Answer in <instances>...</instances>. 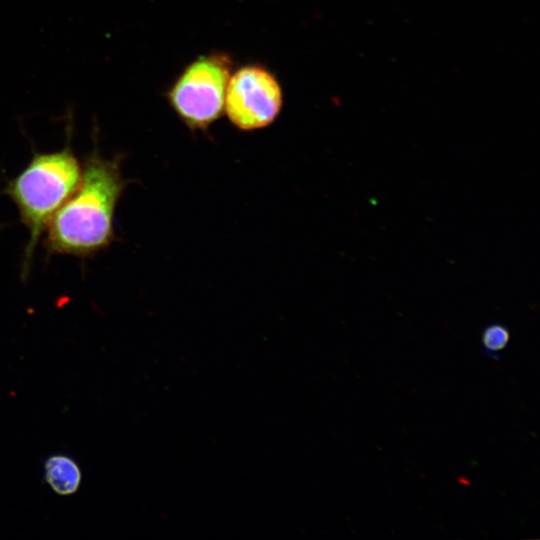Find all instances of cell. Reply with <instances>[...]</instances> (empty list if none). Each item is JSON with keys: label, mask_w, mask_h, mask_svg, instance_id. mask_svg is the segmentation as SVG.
Here are the masks:
<instances>
[{"label": "cell", "mask_w": 540, "mask_h": 540, "mask_svg": "<svg viewBox=\"0 0 540 540\" xmlns=\"http://www.w3.org/2000/svg\"><path fill=\"white\" fill-rule=\"evenodd\" d=\"M81 177L72 195L55 212L45 229L51 254L90 257L114 240V214L125 189L120 157H103L94 138Z\"/></svg>", "instance_id": "obj_1"}, {"label": "cell", "mask_w": 540, "mask_h": 540, "mask_svg": "<svg viewBox=\"0 0 540 540\" xmlns=\"http://www.w3.org/2000/svg\"><path fill=\"white\" fill-rule=\"evenodd\" d=\"M71 123L63 149L35 152L26 167L11 179L4 193L16 205L20 221L29 231L22 263V277L29 273L34 250L55 212L75 191L81 166L70 146Z\"/></svg>", "instance_id": "obj_2"}, {"label": "cell", "mask_w": 540, "mask_h": 540, "mask_svg": "<svg viewBox=\"0 0 540 540\" xmlns=\"http://www.w3.org/2000/svg\"><path fill=\"white\" fill-rule=\"evenodd\" d=\"M233 60L224 52L202 55L189 63L168 89L174 112L192 130H205L222 114Z\"/></svg>", "instance_id": "obj_3"}, {"label": "cell", "mask_w": 540, "mask_h": 540, "mask_svg": "<svg viewBox=\"0 0 540 540\" xmlns=\"http://www.w3.org/2000/svg\"><path fill=\"white\" fill-rule=\"evenodd\" d=\"M283 104L280 83L275 75L258 63L244 65L231 73L224 110L240 130H255L272 124Z\"/></svg>", "instance_id": "obj_4"}, {"label": "cell", "mask_w": 540, "mask_h": 540, "mask_svg": "<svg viewBox=\"0 0 540 540\" xmlns=\"http://www.w3.org/2000/svg\"><path fill=\"white\" fill-rule=\"evenodd\" d=\"M45 481L62 496L75 493L81 483V471L74 460L64 455H54L45 463Z\"/></svg>", "instance_id": "obj_5"}, {"label": "cell", "mask_w": 540, "mask_h": 540, "mask_svg": "<svg viewBox=\"0 0 540 540\" xmlns=\"http://www.w3.org/2000/svg\"><path fill=\"white\" fill-rule=\"evenodd\" d=\"M509 339V330L501 323L490 324L482 333L483 347L491 354L503 350L507 346Z\"/></svg>", "instance_id": "obj_6"}]
</instances>
